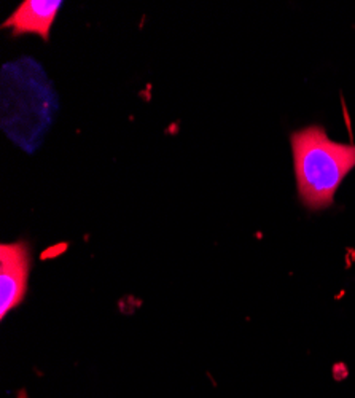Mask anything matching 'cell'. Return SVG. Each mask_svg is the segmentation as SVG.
Returning <instances> with one entry per match:
<instances>
[{
    "label": "cell",
    "mask_w": 355,
    "mask_h": 398,
    "mask_svg": "<svg viewBox=\"0 0 355 398\" xmlns=\"http://www.w3.org/2000/svg\"><path fill=\"white\" fill-rule=\"evenodd\" d=\"M301 202L311 210L330 207L336 190L355 166V145L339 144L322 126H308L290 136Z\"/></svg>",
    "instance_id": "1"
},
{
    "label": "cell",
    "mask_w": 355,
    "mask_h": 398,
    "mask_svg": "<svg viewBox=\"0 0 355 398\" xmlns=\"http://www.w3.org/2000/svg\"><path fill=\"white\" fill-rule=\"evenodd\" d=\"M41 74V67L31 59L5 64L2 70V126L27 152L39 147L53 119L32 105H58L49 80L45 75L39 80Z\"/></svg>",
    "instance_id": "2"
},
{
    "label": "cell",
    "mask_w": 355,
    "mask_h": 398,
    "mask_svg": "<svg viewBox=\"0 0 355 398\" xmlns=\"http://www.w3.org/2000/svg\"><path fill=\"white\" fill-rule=\"evenodd\" d=\"M29 245L23 240L0 245V318L24 301L31 273Z\"/></svg>",
    "instance_id": "3"
},
{
    "label": "cell",
    "mask_w": 355,
    "mask_h": 398,
    "mask_svg": "<svg viewBox=\"0 0 355 398\" xmlns=\"http://www.w3.org/2000/svg\"><path fill=\"white\" fill-rule=\"evenodd\" d=\"M62 5V0H24L6 18L2 27H10L13 35L35 34L48 41L49 31Z\"/></svg>",
    "instance_id": "4"
}]
</instances>
